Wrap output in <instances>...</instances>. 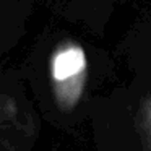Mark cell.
Wrapping results in <instances>:
<instances>
[{"label": "cell", "instance_id": "6da1fadb", "mask_svg": "<svg viewBox=\"0 0 151 151\" xmlns=\"http://www.w3.org/2000/svg\"><path fill=\"white\" fill-rule=\"evenodd\" d=\"M89 60L81 41L62 36L47 54V75L55 104L70 112L81 101L88 80Z\"/></svg>", "mask_w": 151, "mask_h": 151}, {"label": "cell", "instance_id": "7a4b0ae2", "mask_svg": "<svg viewBox=\"0 0 151 151\" xmlns=\"http://www.w3.org/2000/svg\"><path fill=\"white\" fill-rule=\"evenodd\" d=\"M50 4L62 17L96 28L111 17L117 0H50Z\"/></svg>", "mask_w": 151, "mask_h": 151}, {"label": "cell", "instance_id": "3957f363", "mask_svg": "<svg viewBox=\"0 0 151 151\" xmlns=\"http://www.w3.org/2000/svg\"><path fill=\"white\" fill-rule=\"evenodd\" d=\"M141 127L148 137V146H151V98L145 99L141 106Z\"/></svg>", "mask_w": 151, "mask_h": 151}, {"label": "cell", "instance_id": "277c9868", "mask_svg": "<svg viewBox=\"0 0 151 151\" xmlns=\"http://www.w3.org/2000/svg\"><path fill=\"white\" fill-rule=\"evenodd\" d=\"M117 2H119V0H117Z\"/></svg>", "mask_w": 151, "mask_h": 151}]
</instances>
